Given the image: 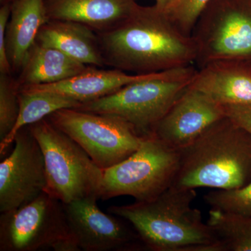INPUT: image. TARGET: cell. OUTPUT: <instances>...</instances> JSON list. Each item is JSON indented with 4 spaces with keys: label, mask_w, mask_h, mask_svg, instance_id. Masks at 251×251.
<instances>
[{
    "label": "cell",
    "mask_w": 251,
    "mask_h": 251,
    "mask_svg": "<svg viewBox=\"0 0 251 251\" xmlns=\"http://www.w3.org/2000/svg\"><path fill=\"white\" fill-rule=\"evenodd\" d=\"M97 34L105 66L129 74L166 72L196 61L192 36L181 32L156 4H138L125 21Z\"/></svg>",
    "instance_id": "obj_1"
},
{
    "label": "cell",
    "mask_w": 251,
    "mask_h": 251,
    "mask_svg": "<svg viewBox=\"0 0 251 251\" xmlns=\"http://www.w3.org/2000/svg\"><path fill=\"white\" fill-rule=\"evenodd\" d=\"M196 189L172 185L151 201L112 206L108 212L128 221L145 249L153 251H224L192 202Z\"/></svg>",
    "instance_id": "obj_2"
},
{
    "label": "cell",
    "mask_w": 251,
    "mask_h": 251,
    "mask_svg": "<svg viewBox=\"0 0 251 251\" xmlns=\"http://www.w3.org/2000/svg\"><path fill=\"white\" fill-rule=\"evenodd\" d=\"M178 151L174 186L226 190L251 181V135L227 117Z\"/></svg>",
    "instance_id": "obj_3"
},
{
    "label": "cell",
    "mask_w": 251,
    "mask_h": 251,
    "mask_svg": "<svg viewBox=\"0 0 251 251\" xmlns=\"http://www.w3.org/2000/svg\"><path fill=\"white\" fill-rule=\"evenodd\" d=\"M197 72L193 65L163 72L158 76L129 84L102 98L81 103L76 109L115 115L143 136L151 135Z\"/></svg>",
    "instance_id": "obj_4"
},
{
    "label": "cell",
    "mask_w": 251,
    "mask_h": 251,
    "mask_svg": "<svg viewBox=\"0 0 251 251\" xmlns=\"http://www.w3.org/2000/svg\"><path fill=\"white\" fill-rule=\"evenodd\" d=\"M45 159L49 193L64 204L100 198L103 171L85 150L49 119L29 125Z\"/></svg>",
    "instance_id": "obj_5"
},
{
    "label": "cell",
    "mask_w": 251,
    "mask_h": 251,
    "mask_svg": "<svg viewBox=\"0 0 251 251\" xmlns=\"http://www.w3.org/2000/svg\"><path fill=\"white\" fill-rule=\"evenodd\" d=\"M191 36L198 69L220 62L251 68V0H212Z\"/></svg>",
    "instance_id": "obj_6"
},
{
    "label": "cell",
    "mask_w": 251,
    "mask_h": 251,
    "mask_svg": "<svg viewBox=\"0 0 251 251\" xmlns=\"http://www.w3.org/2000/svg\"><path fill=\"white\" fill-rule=\"evenodd\" d=\"M80 251L64 204L44 191L18 209L1 213L0 251Z\"/></svg>",
    "instance_id": "obj_7"
},
{
    "label": "cell",
    "mask_w": 251,
    "mask_h": 251,
    "mask_svg": "<svg viewBox=\"0 0 251 251\" xmlns=\"http://www.w3.org/2000/svg\"><path fill=\"white\" fill-rule=\"evenodd\" d=\"M179 162L178 150L146 135L133 154L103 171L100 199L128 196L136 202L151 201L173 185Z\"/></svg>",
    "instance_id": "obj_8"
},
{
    "label": "cell",
    "mask_w": 251,
    "mask_h": 251,
    "mask_svg": "<svg viewBox=\"0 0 251 251\" xmlns=\"http://www.w3.org/2000/svg\"><path fill=\"white\" fill-rule=\"evenodd\" d=\"M47 118L75 140L103 171L133 154L145 138L130 124L115 115L65 108Z\"/></svg>",
    "instance_id": "obj_9"
},
{
    "label": "cell",
    "mask_w": 251,
    "mask_h": 251,
    "mask_svg": "<svg viewBox=\"0 0 251 251\" xmlns=\"http://www.w3.org/2000/svg\"><path fill=\"white\" fill-rule=\"evenodd\" d=\"M14 148L0 163V211L18 209L36 199L48 186L45 159L29 126L15 136Z\"/></svg>",
    "instance_id": "obj_10"
},
{
    "label": "cell",
    "mask_w": 251,
    "mask_h": 251,
    "mask_svg": "<svg viewBox=\"0 0 251 251\" xmlns=\"http://www.w3.org/2000/svg\"><path fill=\"white\" fill-rule=\"evenodd\" d=\"M97 197L64 204L71 232L80 250L133 251L145 249L134 229L100 210Z\"/></svg>",
    "instance_id": "obj_11"
},
{
    "label": "cell",
    "mask_w": 251,
    "mask_h": 251,
    "mask_svg": "<svg viewBox=\"0 0 251 251\" xmlns=\"http://www.w3.org/2000/svg\"><path fill=\"white\" fill-rule=\"evenodd\" d=\"M225 117L222 105L188 85L157 124L152 134L170 148L179 150Z\"/></svg>",
    "instance_id": "obj_12"
},
{
    "label": "cell",
    "mask_w": 251,
    "mask_h": 251,
    "mask_svg": "<svg viewBox=\"0 0 251 251\" xmlns=\"http://www.w3.org/2000/svg\"><path fill=\"white\" fill-rule=\"evenodd\" d=\"M161 73L140 75L90 66L84 72L66 80L46 85L24 86L21 87V92H52L84 103L102 98L133 82L158 76Z\"/></svg>",
    "instance_id": "obj_13"
},
{
    "label": "cell",
    "mask_w": 251,
    "mask_h": 251,
    "mask_svg": "<svg viewBox=\"0 0 251 251\" xmlns=\"http://www.w3.org/2000/svg\"><path fill=\"white\" fill-rule=\"evenodd\" d=\"M189 87L221 105H251V68L234 63L208 64L198 69Z\"/></svg>",
    "instance_id": "obj_14"
},
{
    "label": "cell",
    "mask_w": 251,
    "mask_h": 251,
    "mask_svg": "<svg viewBox=\"0 0 251 251\" xmlns=\"http://www.w3.org/2000/svg\"><path fill=\"white\" fill-rule=\"evenodd\" d=\"M49 20L73 21L97 33L109 30L131 14L138 0H45Z\"/></svg>",
    "instance_id": "obj_15"
},
{
    "label": "cell",
    "mask_w": 251,
    "mask_h": 251,
    "mask_svg": "<svg viewBox=\"0 0 251 251\" xmlns=\"http://www.w3.org/2000/svg\"><path fill=\"white\" fill-rule=\"evenodd\" d=\"M36 41L59 50L86 65L100 68L105 66L98 34L81 23L49 20L41 28Z\"/></svg>",
    "instance_id": "obj_16"
},
{
    "label": "cell",
    "mask_w": 251,
    "mask_h": 251,
    "mask_svg": "<svg viewBox=\"0 0 251 251\" xmlns=\"http://www.w3.org/2000/svg\"><path fill=\"white\" fill-rule=\"evenodd\" d=\"M49 21L45 0H17L11 6L6 47L13 74H18L41 28Z\"/></svg>",
    "instance_id": "obj_17"
},
{
    "label": "cell",
    "mask_w": 251,
    "mask_h": 251,
    "mask_svg": "<svg viewBox=\"0 0 251 251\" xmlns=\"http://www.w3.org/2000/svg\"><path fill=\"white\" fill-rule=\"evenodd\" d=\"M90 67L59 50L34 43L16 77L21 87L46 85L66 80Z\"/></svg>",
    "instance_id": "obj_18"
},
{
    "label": "cell",
    "mask_w": 251,
    "mask_h": 251,
    "mask_svg": "<svg viewBox=\"0 0 251 251\" xmlns=\"http://www.w3.org/2000/svg\"><path fill=\"white\" fill-rule=\"evenodd\" d=\"M20 112L11 133L0 142V155L2 156L14 143L15 136L23 127L41 121L57 110L76 108L80 102L52 92H20Z\"/></svg>",
    "instance_id": "obj_19"
},
{
    "label": "cell",
    "mask_w": 251,
    "mask_h": 251,
    "mask_svg": "<svg viewBox=\"0 0 251 251\" xmlns=\"http://www.w3.org/2000/svg\"><path fill=\"white\" fill-rule=\"evenodd\" d=\"M206 224L222 244L224 251H251V216L211 209Z\"/></svg>",
    "instance_id": "obj_20"
},
{
    "label": "cell",
    "mask_w": 251,
    "mask_h": 251,
    "mask_svg": "<svg viewBox=\"0 0 251 251\" xmlns=\"http://www.w3.org/2000/svg\"><path fill=\"white\" fill-rule=\"evenodd\" d=\"M21 86L13 74H0V142L11 133L20 112Z\"/></svg>",
    "instance_id": "obj_21"
},
{
    "label": "cell",
    "mask_w": 251,
    "mask_h": 251,
    "mask_svg": "<svg viewBox=\"0 0 251 251\" xmlns=\"http://www.w3.org/2000/svg\"><path fill=\"white\" fill-rule=\"evenodd\" d=\"M204 200L211 209L251 216V181L242 187L211 191Z\"/></svg>",
    "instance_id": "obj_22"
},
{
    "label": "cell",
    "mask_w": 251,
    "mask_h": 251,
    "mask_svg": "<svg viewBox=\"0 0 251 251\" xmlns=\"http://www.w3.org/2000/svg\"><path fill=\"white\" fill-rule=\"evenodd\" d=\"M212 0H174L164 11L181 32L191 36L198 18Z\"/></svg>",
    "instance_id": "obj_23"
},
{
    "label": "cell",
    "mask_w": 251,
    "mask_h": 251,
    "mask_svg": "<svg viewBox=\"0 0 251 251\" xmlns=\"http://www.w3.org/2000/svg\"><path fill=\"white\" fill-rule=\"evenodd\" d=\"M11 4H5L0 7V74H13L6 47V28L11 16Z\"/></svg>",
    "instance_id": "obj_24"
},
{
    "label": "cell",
    "mask_w": 251,
    "mask_h": 251,
    "mask_svg": "<svg viewBox=\"0 0 251 251\" xmlns=\"http://www.w3.org/2000/svg\"><path fill=\"white\" fill-rule=\"evenodd\" d=\"M225 115L251 135V105H222Z\"/></svg>",
    "instance_id": "obj_25"
},
{
    "label": "cell",
    "mask_w": 251,
    "mask_h": 251,
    "mask_svg": "<svg viewBox=\"0 0 251 251\" xmlns=\"http://www.w3.org/2000/svg\"><path fill=\"white\" fill-rule=\"evenodd\" d=\"M154 4H156L158 7L161 9H164L167 6H168L174 0H154Z\"/></svg>",
    "instance_id": "obj_26"
},
{
    "label": "cell",
    "mask_w": 251,
    "mask_h": 251,
    "mask_svg": "<svg viewBox=\"0 0 251 251\" xmlns=\"http://www.w3.org/2000/svg\"><path fill=\"white\" fill-rule=\"evenodd\" d=\"M17 0H0V4L3 5L5 4H11L15 2Z\"/></svg>",
    "instance_id": "obj_27"
}]
</instances>
